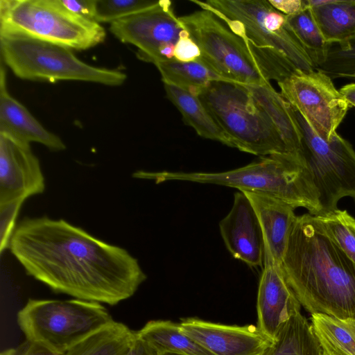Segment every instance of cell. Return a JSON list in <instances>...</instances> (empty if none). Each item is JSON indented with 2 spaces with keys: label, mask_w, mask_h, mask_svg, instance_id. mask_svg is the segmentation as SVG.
Masks as SVG:
<instances>
[{
  "label": "cell",
  "mask_w": 355,
  "mask_h": 355,
  "mask_svg": "<svg viewBox=\"0 0 355 355\" xmlns=\"http://www.w3.org/2000/svg\"><path fill=\"white\" fill-rule=\"evenodd\" d=\"M8 248L26 275L76 299L114 306L133 296L147 278L127 250L62 218H24Z\"/></svg>",
  "instance_id": "obj_1"
},
{
  "label": "cell",
  "mask_w": 355,
  "mask_h": 355,
  "mask_svg": "<svg viewBox=\"0 0 355 355\" xmlns=\"http://www.w3.org/2000/svg\"><path fill=\"white\" fill-rule=\"evenodd\" d=\"M280 266L309 313L355 320V263L317 216H296Z\"/></svg>",
  "instance_id": "obj_2"
},
{
  "label": "cell",
  "mask_w": 355,
  "mask_h": 355,
  "mask_svg": "<svg viewBox=\"0 0 355 355\" xmlns=\"http://www.w3.org/2000/svg\"><path fill=\"white\" fill-rule=\"evenodd\" d=\"M133 176L157 184L175 180L225 186L271 196L293 209L305 208L312 215L322 212L311 171L305 162L290 155L260 157L246 166L223 172L139 171Z\"/></svg>",
  "instance_id": "obj_3"
},
{
  "label": "cell",
  "mask_w": 355,
  "mask_h": 355,
  "mask_svg": "<svg viewBox=\"0 0 355 355\" xmlns=\"http://www.w3.org/2000/svg\"><path fill=\"white\" fill-rule=\"evenodd\" d=\"M198 96L230 147L260 157L290 155L270 116L245 86L214 81Z\"/></svg>",
  "instance_id": "obj_4"
},
{
  "label": "cell",
  "mask_w": 355,
  "mask_h": 355,
  "mask_svg": "<svg viewBox=\"0 0 355 355\" xmlns=\"http://www.w3.org/2000/svg\"><path fill=\"white\" fill-rule=\"evenodd\" d=\"M0 49L1 62L23 80L119 86L127 79L121 71L85 63L67 47L23 34L0 31Z\"/></svg>",
  "instance_id": "obj_5"
},
{
  "label": "cell",
  "mask_w": 355,
  "mask_h": 355,
  "mask_svg": "<svg viewBox=\"0 0 355 355\" xmlns=\"http://www.w3.org/2000/svg\"><path fill=\"white\" fill-rule=\"evenodd\" d=\"M17 322L26 340L65 354L115 320L101 303L74 298L28 299Z\"/></svg>",
  "instance_id": "obj_6"
},
{
  "label": "cell",
  "mask_w": 355,
  "mask_h": 355,
  "mask_svg": "<svg viewBox=\"0 0 355 355\" xmlns=\"http://www.w3.org/2000/svg\"><path fill=\"white\" fill-rule=\"evenodd\" d=\"M0 31L78 51L93 48L106 37L101 24L75 15L60 0H0Z\"/></svg>",
  "instance_id": "obj_7"
},
{
  "label": "cell",
  "mask_w": 355,
  "mask_h": 355,
  "mask_svg": "<svg viewBox=\"0 0 355 355\" xmlns=\"http://www.w3.org/2000/svg\"><path fill=\"white\" fill-rule=\"evenodd\" d=\"M214 13L245 43L284 54L297 69L316 67L289 26L286 15L268 0H191Z\"/></svg>",
  "instance_id": "obj_8"
},
{
  "label": "cell",
  "mask_w": 355,
  "mask_h": 355,
  "mask_svg": "<svg viewBox=\"0 0 355 355\" xmlns=\"http://www.w3.org/2000/svg\"><path fill=\"white\" fill-rule=\"evenodd\" d=\"M200 51L199 60L226 82L244 86L270 83L243 41L211 11L179 17Z\"/></svg>",
  "instance_id": "obj_9"
},
{
  "label": "cell",
  "mask_w": 355,
  "mask_h": 355,
  "mask_svg": "<svg viewBox=\"0 0 355 355\" xmlns=\"http://www.w3.org/2000/svg\"><path fill=\"white\" fill-rule=\"evenodd\" d=\"M290 107L302 135L304 159L320 193L321 214L338 209L341 198H355V151L338 133L330 139L319 136L291 105Z\"/></svg>",
  "instance_id": "obj_10"
},
{
  "label": "cell",
  "mask_w": 355,
  "mask_h": 355,
  "mask_svg": "<svg viewBox=\"0 0 355 355\" xmlns=\"http://www.w3.org/2000/svg\"><path fill=\"white\" fill-rule=\"evenodd\" d=\"M277 84L282 96L319 136L330 139L337 133L349 105L331 77L318 69H297Z\"/></svg>",
  "instance_id": "obj_11"
},
{
  "label": "cell",
  "mask_w": 355,
  "mask_h": 355,
  "mask_svg": "<svg viewBox=\"0 0 355 355\" xmlns=\"http://www.w3.org/2000/svg\"><path fill=\"white\" fill-rule=\"evenodd\" d=\"M110 31L121 42L136 46L139 59L154 64L173 60L178 40L189 33L168 0H160L143 12L110 24Z\"/></svg>",
  "instance_id": "obj_12"
},
{
  "label": "cell",
  "mask_w": 355,
  "mask_h": 355,
  "mask_svg": "<svg viewBox=\"0 0 355 355\" xmlns=\"http://www.w3.org/2000/svg\"><path fill=\"white\" fill-rule=\"evenodd\" d=\"M40 160L31 145L0 134V205L45 191Z\"/></svg>",
  "instance_id": "obj_13"
},
{
  "label": "cell",
  "mask_w": 355,
  "mask_h": 355,
  "mask_svg": "<svg viewBox=\"0 0 355 355\" xmlns=\"http://www.w3.org/2000/svg\"><path fill=\"white\" fill-rule=\"evenodd\" d=\"M181 330L213 355H262L273 343L253 324L228 325L181 318Z\"/></svg>",
  "instance_id": "obj_14"
},
{
  "label": "cell",
  "mask_w": 355,
  "mask_h": 355,
  "mask_svg": "<svg viewBox=\"0 0 355 355\" xmlns=\"http://www.w3.org/2000/svg\"><path fill=\"white\" fill-rule=\"evenodd\" d=\"M263 266L257 298V327L274 341L282 327L301 312L302 306L287 284L280 264L264 255Z\"/></svg>",
  "instance_id": "obj_15"
},
{
  "label": "cell",
  "mask_w": 355,
  "mask_h": 355,
  "mask_svg": "<svg viewBox=\"0 0 355 355\" xmlns=\"http://www.w3.org/2000/svg\"><path fill=\"white\" fill-rule=\"evenodd\" d=\"M224 243L236 259L251 268L263 266L265 245L257 214L243 191L234 193L231 210L219 223Z\"/></svg>",
  "instance_id": "obj_16"
},
{
  "label": "cell",
  "mask_w": 355,
  "mask_h": 355,
  "mask_svg": "<svg viewBox=\"0 0 355 355\" xmlns=\"http://www.w3.org/2000/svg\"><path fill=\"white\" fill-rule=\"evenodd\" d=\"M0 134L22 143L41 144L51 151L66 149L57 135L47 130L26 107L8 91L6 70L1 62L0 71Z\"/></svg>",
  "instance_id": "obj_17"
},
{
  "label": "cell",
  "mask_w": 355,
  "mask_h": 355,
  "mask_svg": "<svg viewBox=\"0 0 355 355\" xmlns=\"http://www.w3.org/2000/svg\"><path fill=\"white\" fill-rule=\"evenodd\" d=\"M258 217L264 239L265 255L281 264L291 226L296 218L294 209L286 202L271 196L243 192Z\"/></svg>",
  "instance_id": "obj_18"
},
{
  "label": "cell",
  "mask_w": 355,
  "mask_h": 355,
  "mask_svg": "<svg viewBox=\"0 0 355 355\" xmlns=\"http://www.w3.org/2000/svg\"><path fill=\"white\" fill-rule=\"evenodd\" d=\"M245 87L270 116L289 154L306 162L302 135L289 103L273 88L270 83Z\"/></svg>",
  "instance_id": "obj_19"
},
{
  "label": "cell",
  "mask_w": 355,
  "mask_h": 355,
  "mask_svg": "<svg viewBox=\"0 0 355 355\" xmlns=\"http://www.w3.org/2000/svg\"><path fill=\"white\" fill-rule=\"evenodd\" d=\"M326 42L345 44L355 39V1L306 0Z\"/></svg>",
  "instance_id": "obj_20"
},
{
  "label": "cell",
  "mask_w": 355,
  "mask_h": 355,
  "mask_svg": "<svg viewBox=\"0 0 355 355\" xmlns=\"http://www.w3.org/2000/svg\"><path fill=\"white\" fill-rule=\"evenodd\" d=\"M136 334L158 355H213L183 332L180 323L171 320H150Z\"/></svg>",
  "instance_id": "obj_21"
},
{
  "label": "cell",
  "mask_w": 355,
  "mask_h": 355,
  "mask_svg": "<svg viewBox=\"0 0 355 355\" xmlns=\"http://www.w3.org/2000/svg\"><path fill=\"white\" fill-rule=\"evenodd\" d=\"M167 98L178 108L184 123L201 137L230 146V143L214 116L198 96L175 86L164 84Z\"/></svg>",
  "instance_id": "obj_22"
},
{
  "label": "cell",
  "mask_w": 355,
  "mask_h": 355,
  "mask_svg": "<svg viewBox=\"0 0 355 355\" xmlns=\"http://www.w3.org/2000/svg\"><path fill=\"white\" fill-rule=\"evenodd\" d=\"M262 355H323V351L311 323L299 312L282 327Z\"/></svg>",
  "instance_id": "obj_23"
},
{
  "label": "cell",
  "mask_w": 355,
  "mask_h": 355,
  "mask_svg": "<svg viewBox=\"0 0 355 355\" xmlns=\"http://www.w3.org/2000/svg\"><path fill=\"white\" fill-rule=\"evenodd\" d=\"M311 324L327 355H355V320L323 314H311Z\"/></svg>",
  "instance_id": "obj_24"
},
{
  "label": "cell",
  "mask_w": 355,
  "mask_h": 355,
  "mask_svg": "<svg viewBox=\"0 0 355 355\" xmlns=\"http://www.w3.org/2000/svg\"><path fill=\"white\" fill-rule=\"evenodd\" d=\"M164 84H168L198 96L212 82L225 81L199 59L191 62L175 60L155 64Z\"/></svg>",
  "instance_id": "obj_25"
},
{
  "label": "cell",
  "mask_w": 355,
  "mask_h": 355,
  "mask_svg": "<svg viewBox=\"0 0 355 355\" xmlns=\"http://www.w3.org/2000/svg\"><path fill=\"white\" fill-rule=\"evenodd\" d=\"M135 336L136 331L115 321L70 349L64 355H126Z\"/></svg>",
  "instance_id": "obj_26"
},
{
  "label": "cell",
  "mask_w": 355,
  "mask_h": 355,
  "mask_svg": "<svg viewBox=\"0 0 355 355\" xmlns=\"http://www.w3.org/2000/svg\"><path fill=\"white\" fill-rule=\"evenodd\" d=\"M297 40L310 56L316 69L324 62L331 44L324 40L309 8L286 16Z\"/></svg>",
  "instance_id": "obj_27"
},
{
  "label": "cell",
  "mask_w": 355,
  "mask_h": 355,
  "mask_svg": "<svg viewBox=\"0 0 355 355\" xmlns=\"http://www.w3.org/2000/svg\"><path fill=\"white\" fill-rule=\"evenodd\" d=\"M329 236L355 263V231L346 210H334L317 215Z\"/></svg>",
  "instance_id": "obj_28"
},
{
  "label": "cell",
  "mask_w": 355,
  "mask_h": 355,
  "mask_svg": "<svg viewBox=\"0 0 355 355\" xmlns=\"http://www.w3.org/2000/svg\"><path fill=\"white\" fill-rule=\"evenodd\" d=\"M331 78H355V39L331 44L326 60L316 69Z\"/></svg>",
  "instance_id": "obj_29"
},
{
  "label": "cell",
  "mask_w": 355,
  "mask_h": 355,
  "mask_svg": "<svg viewBox=\"0 0 355 355\" xmlns=\"http://www.w3.org/2000/svg\"><path fill=\"white\" fill-rule=\"evenodd\" d=\"M157 0H97L96 22L110 23L139 14L153 7Z\"/></svg>",
  "instance_id": "obj_30"
},
{
  "label": "cell",
  "mask_w": 355,
  "mask_h": 355,
  "mask_svg": "<svg viewBox=\"0 0 355 355\" xmlns=\"http://www.w3.org/2000/svg\"><path fill=\"white\" fill-rule=\"evenodd\" d=\"M24 198H19L0 205V252L8 248L10 241L15 229L16 219Z\"/></svg>",
  "instance_id": "obj_31"
},
{
  "label": "cell",
  "mask_w": 355,
  "mask_h": 355,
  "mask_svg": "<svg viewBox=\"0 0 355 355\" xmlns=\"http://www.w3.org/2000/svg\"><path fill=\"white\" fill-rule=\"evenodd\" d=\"M200 58V49L191 37L189 33L182 36L175 46L173 60L187 62L196 61Z\"/></svg>",
  "instance_id": "obj_32"
},
{
  "label": "cell",
  "mask_w": 355,
  "mask_h": 355,
  "mask_svg": "<svg viewBox=\"0 0 355 355\" xmlns=\"http://www.w3.org/2000/svg\"><path fill=\"white\" fill-rule=\"evenodd\" d=\"M62 5L75 15L96 21L97 0H60Z\"/></svg>",
  "instance_id": "obj_33"
},
{
  "label": "cell",
  "mask_w": 355,
  "mask_h": 355,
  "mask_svg": "<svg viewBox=\"0 0 355 355\" xmlns=\"http://www.w3.org/2000/svg\"><path fill=\"white\" fill-rule=\"evenodd\" d=\"M4 355H64L53 351L47 347L35 341L26 340L15 348L1 352Z\"/></svg>",
  "instance_id": "obj_34"
},
{
  "label": "cell",
  "mask_w": 355,
  "mask_h": 355,
  "mask_svg": "<svg viewBox=\"0 0 355 355\" xmlns=\"http://www.w3.org/2000/svg\"><path fill=\"white\" fill-rule=\"evenodd\" d=\"M272 6L282 14L290 16L309 8L306 0H268Z\"/></svg>",
  "instance_id": "obj_35"
},
{
  "label": "cell",
  "mask_w": 355,
  "mask_h": 355,
  "mask_svg": "<svg viewBox=\"0 0 355 355\" xmlns=\"http://www.w3.org/2000/svg\"><path fill=\"white\" fill-rule=\"evenodd\" d=\"M126 355H158L147 343L141 340L136 334L133 343Z\"/></svg>",
  "instance_id": "obj_36"
},
{
  "label": "cell",
  "mask_w": 355,
  "mask_h": 355,
  "mask_svg": "<svg viewBox=\"0 0 355 355\" xmlns=\"http://www.w3.org/2000/svg\"><path fill=\"white\" fill-rule=\"evenodd\" d=\"M339 91L347 101L349 107H355V83L344 85Z\"/></svg>",
  "instance_id": "obj_37"
},
{
  "label": "cell",
  "mask_w": 355,
  "mask_h": 355,
  "mask_svg": "<svg viewBox=\"0 0 355 355\" xmlns=\"http://www.w3.org/2000/svg\"><path fill=\"white\" fill-rule=\"evenodd\" d=\"M352 225L355 231V218L354 217L352 218Z\"/></svg>",
  "instance_id": "obj_38"
},
{
  "label": "cell",
  "mask_w": 355,
  "mask_h": 355,
  "mask_svg": "<svg viewBox=\"0 0 355 355\" xmlns=\"http://www.w3.org/2000/svg\"><path fill=\"white\" fill-rule=\"evenodd\" d=\"M165 355H178V354H165Z\"/></svg>",
  "instance_id": "obj_39"
},
{
  "label": "cell",
  "mask_w": 355,
  "mask_h": 355,
  "mask_svg": "<svg viewBox=\"0 0 355 355\" xmlns=\"http://www.w3.org/2000/svg\"><path fill=\"white\" fill-rule=\"evenodd\" d=\"M0 355H4L2 352H1Z\"/></svg>",
  "instance_id": "obj_40"
},
{
  "label": "cell",
  "mask_w": 355,
  "mask_h": 355,
  "mask_svg": "<svg viewBox=\"0 0 355 355\" xmlns=\"http://www.w3.org/2000/svg\"><path fill=\"white\" fill-rule=\"evenodd\" d=\"M323 355H327V354H325L323 353Z\"/></svg>",
  "instance_id": "obj_41"
}]
</instances>
